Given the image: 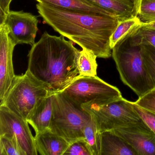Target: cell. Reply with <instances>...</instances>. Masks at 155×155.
I'll use <instances>...</instances> for the list:
<instances>
[{
    "mask_svg": "<svg viewBox=\"0 0 155 155\" xmlns=\"http://www.w3.org/2000/svg\"><path fill=\"white\" fill-rule=\"evenodd\" d=\"M43 21L61 35L97 58L112 56L110 38L120 21L109 15L68 10L45 3L36 5Z\"/></svg>",
    "mask_w": 155,
    "mask_h": 155,
    "instance_id": "cell-1",
    "label": "cell"
},
{
    "mask_svg": "<svg viewBox=\"0 0 155 155\" xmlns=\"http://www.w3.org/2000/svg\"><path fill=\"white\" fill-rule=\"evenodd\" d=\"M73 43L45 31L29 52L27 71L52 94L63 91L79 77L80 50Z\"/></svg>",
    "mask_w": 155,
    "mask_h": 155,
    "instance_id": "cell-2",
    "label": "cell"
},
{
    "mask_svg": "<svg viewBox=\"0 0 155 155\" xmlns=\"http://www.w3.org/2000/svg\"><path fill=\"white\" fill-rule=\"evenodd\" d=\"M133 28L112 48V56L122 82L140 97L155 88L145 68L141 45L131 42Z\"/></svg>",
    "mask_w": 155,
    "mask_h": 155,
    "instance_id": "cell-3",
    "label": "cell"
},
{
    "mask_svg": "<svg viewBox=\"0 0 155 155\" xmlns=\"http://www.w3.org/2000/svg\"><path fill=\"white\" fill-rule=\"evenodd\" d=\"M91 115L62 92L54 94L49 130L69 144L84 139L83 129Z\"/></svg>",
    "mask_w": 155,
    "mask_h": 155,
    "instance_id": "cell-4",
    "label": "cell"
},
{
    "mask_svg": "<svg viewBox=\"0 0 155 155\" xmlns=\"http://www.w3.org/2000/svg\"><path fill=\"white\" fill-rule=\"evenodd\" d=\"M51 94L27 71L23 75L16 76L0 106L27 120L43 100Z\"/></svg>",
    "mask_w": 155,
    "mask_h": 155,
    "instance_id": "cell-5",
    "label": "cell"
},
{
    "mask_svg": "<svg viewBox=\"0 0 155 155\" xmlns=\"http://www.w3.org/2000/svg\"><path fill=\"white\" fill-rule=\"evenodd\" d=\"M81 107L95 118L101 133L117 128L148 127L133 107L123 97L105 104L89 103Z\"/></svg>",
    "mask_w": 155,
    "mask_h": 155,
    "instance_id": "cell-6",
    "label": "cell"
},
{
    "mask_svg": "<svg viewBox=\"0 0 155 155\" xmlns=\"http://www.w3.org/2000/svg\"><path fill=\"white\" fill-rule=\"evenodd\" d=\"M61 92L81 107L89 103L105 104L122 97L117 88L97 76L78 77Z\"/></svg>",
    "mask_w": 155,
    "mask_h": 155,
    "instance_id": "cell-7",
    "label": "cell"
},
{
    "mask_svg": "<svg viewBox=\"0 0 155 155\" xmlns=\"http://www.w3.org/2000/svg\"><path fill=\"white\" fill-rule=\"evenodd\" d=\"M28 122L5 106H0V136L15 138L26 155H37L35 138Z\"/></svg>",
    "mask_w": 155,
    "mask_h": 155,
    "instance_id": "cell-8",
    "label": "cell"
},
{
    "mask_svg": "<svg viewBox=\"0 0 155 155\" xmlns=\"http://www.w3.org/2000/svg\"><path fill=\"white\" fill-rule=\"evenodd\" d=\"M39 21L35 15L29 12L10 11L4 22L8 27L9 36L16 45L35 44V38L38 28Z\"/></svg>",
    "mask_w": 155,
    "mask_h": 155,
    "instance_id": "cell-9",
    "label": "cell"
},
{
    "mask_svg": "<svg viewBox=\"0 0 155 155\" xmlns=\"http://www.w3.org/2000/svg\"><path fill=\"white\" fill-rule=\"evenodd\" d=\"M16 44L9 36L4 22L0 24V101H2L16 77L12 57Z\"/></svg>",
    "mask_w": 155,
    "mask_h": 155,
    "instance_id": "cell-10",
    "label": "cell"
},
{
    "mask_svg": "<svg viewBox=\"0 0 155 155\" xmlns=\"http://www.w3.org/2000/svg\"><path fill=\"white\" fill-rule=\"evenodd\" d=\"M112 130L125 140L137 155H155V134L148 127L120 128Z\"/></svg>",
    "mask_w": 155,
    "mask_h": 155,
    "instance_id": "cell-11",
    "label": "cell"
},
{
    "mask_svg": "<svg viewBox=\"0 0 155 155\" xmlns=\"http://www.w3.org/2000/svg\"><path fill=\"white\" fill-rule=\"evenodd\" d=\"M34 138L37 151L41 155H63L70 145L50 130L36 134Z\"/></svg>",
    "mask_w": 155,
    "mask_h": 155,
    "instance_id": "cell-12",
    "label": "cell"
},
{
    "mask_svg": "<svg viewBox=\"0 0 155 155\" xmlns=\"http://www.w3.org/2000/svg\"><path fill=\"white\" fill-rule=\"evenodd\" d=\"M101 155H137L134 149L112 130L101 133Z\"/></svg>",
    "mask_w": 155,
    "mask_h": 155,
    "instance_id": "cell-13",
    "label": "cell"
},
{
    "mask_svg": "<svg viewBox=\"0 0 155 155\" xmlns=\"http://www.w3.org/2000/svg\"><path fill=\"white\" fill-rule=\"evenodd\" d=\"M54 97V94H51L44 99L27 120L36 134L49 130L53 113Z\"/></svg>",
    "mask_w": 155,
    "mask_h": 155,
    "instance_id": "cell-14",
    "label": "cell"
},
{
    "mask_svg": "<svg viewBox=\"0 0 155 155\" xmlns=\"http://www.w3.org/2000/svg\"><path fill=\"white\" fill-rule=\"evenodd\" d=\"M113 13L120 21L137 17V0H89Z\"/></svg>",
    "mask_w": 155,
    "mask_h": 155,
    "instance_id": "cell-15",
    "label": "cell"
},
{
    "mask_svg": "<svg viewBox=\"0 0 155 155\" xmlns=\"http://www.w3.org/2000/svg\"><path fill=\"white\" fill-rule=\"evenodd\" d=\"M39 3H45L68 10L91 12L116 17L113 13L95 5L89 0H36ZM117 18V17H116Z\"/></svg>",
    "mask_w": 155,
    "mask_h": 155,
    "instance_id": "cell-16",
    "label": "cell"
},
{
    "mask_svg": "<svg viewBox=\"0 0 155 155\" xmlns=\"http://www.w3.org/2000/svg\"><path fill=\"white\" fill-rule=\"evenodd\" d=\"M97 57L92 51L83 48L79 51L77 59L79 77L97 76Z\"/></svg>",
    "mask_w": 155,
    "mask_h": 155,
    "instance_id": "cell-17",
    "label": "cell"
},
{
    "mask_svg": "<svg viewBox=\"0 0 155 155\" xmlns=\"http://www.w3.org/2000/svg\"><path fill=\"white\" fill-rule=\"evenodd\" d=\"M101 133L95 118L91 115L83 129V135L92 155H101Z\"/></svg>",
    "mask_w": 155,
    "mask_h": 155,
    "instance_id": "cell-18",
    "label": "cell"
},
{
    "mask_svg": "<svg viewBox=\"0 0 155 155\" xmlns=\"http://www.w3.org/2000/svg\"><path fill=\"white\" fill-rule=\"evenodd\" d=\"M131 42L135 45L150 44L155 48V29L145 27L142 24L132 29Z\"/></svg>",
    "mask_w": 155,
    "mask_h": 155,
    "instance_id": "cell-19",
    "label": "cell"
},
{
    "mask_svg": "<svg viewBox=\"0 0 155 155\" xmlns=\"http://www.w3.org/2000/svg\"><path fill=\"white\" fill-rule=\"evenodd\" d=\"M141 23V21L137 17L120 21L110 37V45L111 49L133 28L140 25Z\"/></svg>",
    "mask_w": 155,
    "mask_h": 155,
    "instance_id": "cell-20",
    "label": "cell"
},
{
    "mask_svg": "<svg viewBox=\"0 0 155 155\" xmlns=\"http://www.w3.org/2000/svg\"><path fill=\"white\" fill-rule=\"evenodd\" d=\"M137 17L141 23L155 22V0H137Z\"/></svg>",
    "mask_w": 155,
    "mask_h": 155,
    "instance_id": "cell-21",
    "label": "cell"
},
{
    "mask_svg": "<svg viewBox=\"0 0 155 155\" xmlns=\"http://www.w3.org/2000/svg\"><path fill=\"white\" fill-rule=\"evenodd\" d=\"M141 53L145 68L155 88V48L150 44L141 45Z\"/></svg>",
    "mask_w": 155,
    "mask_h": 155,
    "instance_id": "cell-22",
    "label": "cell"
},
{
    "mask_svg": "<svg viewBox=\"0 0 155 155\" xmlns=\"http://www.w3.org/2000/svg\"><path fill=\"white\" fill-rule=\"evenodd\" d=\"M0 155H26L17 140L12 137L0 136Z\"/></svg>",
    "mask_w": 155,
    "mask_h": 155,
    "instance_id": "cell-23",
    "label": "cell"
},
{
    "mask_svg": "<svg viewBox=\"0 0 155 155\" xmlns=\"http://www.w3.org/2000/svg\"><path fill=\"white\" fill-rule=\"evenodd\" d=\"M63 155H92L85 139L70 144Z\"/></svg>",
    "mask_w": 155,
    "mask_h": 155,
    "instance_id": "cell-24",
    "label": "cell"
},
{
    "mask_svg": "<svg viewBox=\"0 0 155 155\" xmlns=\"http://www.w3.org/2000/svg\"><path fill=\"white\" fill-rule=\"evenodd\" d=\"M133 107L142 120L155 134V112L146 109L133 102Z\"/></svg>",
    "mask_w": 155,
    "mask_h": 155,
    "instance_id": "cell-25",
    "label": "cell"
},
{
    "mask_svg": "<svg viewBox=\"0 0 155 155\" xmlns=\"http://www.w3.org/2000/svg\"><path fill=\"white\" fill-rule=\"evenodd\" d=\"M136 104L146 109L155 112V88L135 101Z\"/></svg>",
    "mask_w": 155,
    "mask_h": 155,
    "instance_id": "cell-26",
    "label": "cell"
},
{
    "mask_svg": "<svg viewBox=\"0 0 155 155\" xmlns=\"http://www.w3.org/2000/svg\"><path fill=\"white\" fill-rule=\"evenodd\" d=\"M12 0H0V22L5 20L7 14L10 11V7Z\"/></svg>",
    "mask_w": 155,
    "mask_h": 155,
    "instance_id": "cell-27",
    "label": "cell"
},
{
    "mask_svg": "<svg viewBox=\"0 0 155 155\" xmlns=\"http://www.w3.org/2000/svg\"><path fill=\"white\" fill-rule=\"evenodd\" d=\"M141 24L147 28L155 29V22H151V23H147V24H144V23H141Z\"/></svg>",
    "mask_w": 155,
    "mask_h": 155,
    "instance_id": "cell-28",
    "label": "cell"
}]
</instances>
